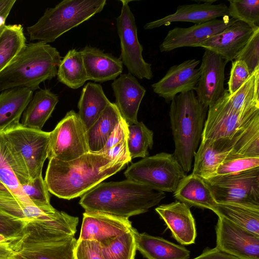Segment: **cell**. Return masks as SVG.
Instances as JSON below:
<instances>
[{
  "mask_svg": "<svg viewBox=\"0 0 259 259\" xmlns=\"http://www.w3.org/2000/svg\"><path fill=\"white\" fill-rule=\"evenodd\" d=\"M137 250L147 259H189L190 251L186 248L162 238L140 233L133 228Z\"/></svg>",
  "mask_w": 259,
  "mask_h": 259,
  "instance_id": "cell-27",
  "label": "cell"
},
{
  "mask_svg": "<svg viewBox=\"0 0 259 259\" xmlns=\"http://www.w3.org/2000/svg\"><path fill=\"white\" fill-rule=\"evenodd\" d=\"M165 197V192L126 179L101 183L81 196L79 203L85 211L128 219L147 212Z\"/></svg>",
  "mask_w": 259,
  "mask_h": 259,
  "instance_id": "cell-3",
  "label": "cell"
},
{
  "mask_svg": "<svg viewBox=\"0 0 259 259\" xmlns=\"http://www.w3.org/2000/svg\"><path fill=\"white\" fill-rule=\"evenodd\" d=\"M244 130L232 138L201 140L194 155L192 173L204 180L213 176L219 165L227 156L230 154L234 155V149Z\"/></svg>",
  "mask_w": 259,
  "mask_h": 259,
  "instance_id": "cell-17",
  "label": "cell"
},
{
  "mask_svg": "<svg viewBox=\"0 0 259 259\" xmlns=\"http://www.w3.org/2000/svg\"><path fill=\"white\" fill-rule=\"evenodd\" d=\"M111 159H119L127 162L132 161L127 144V138L122 140L103 153Z\"/></svg>",
  "mask_w": 259,
  "mask_h": 259,
  "instance_id": "cell-45",
  "label": "cell"
},
{
  "mask_svg": "<svg viewBox=\"0 0 259 259\" xmlns=\"http://www.w3.org/2000/svg\"><path fill=\"white\" fill-rule=\"evenodd\" d=\"M235 60L244 61L251 74L259 67V29L255 31Z\"/></svg>",
  "mask_w": 259,
  "mask_h": 259,
  "instance_id": "cell-40",
  "label": "cell"
},
{
  "mask_svg": "<svg viewBox=\"0 0 259 259\" xmlns=\"http://www.w3.org/2000/svg\"><path fill=\"white\" fill-rule=\"evenodd\" d=\"M122 7L116 18L117 33L120 39V59L128 73L139 79H151L153 76L150 64L143 58V48L137 34L135 16L129 6L131 1H120Z\"/></svg>",
  "mask_w": 259,
  "mask_h": 259,
  "instance_id": "cell-11",
  "label": "cell"
},
{
  "mask_svg": "<svg viewBox=\"0 0 259 259\" xmlns=\"http://www.w3.org/2000/svg\"><path fill=\"white\" fill-rule=\"evenodd\" d=\"M122 118L115 103L110 102L86 132L90 152L97 153L104 147Z\"/></svg>",
  "mask_w": 259,
  "mask_h": 259,
  "instance_id": "cell-30",
  "label": "cell"
},
{
  "mask_svg": "<svg viewBox=\"0 0 259 259\" xmlns=\"http://www.w3.org/2000/svg\"><path fill=\"white\" fill-rule=\"evenodd\" d=\"M21 24L5 25L0 36V72L26 44Z\"/></svg>",
  "mask_w": 259,
  "mask_h": 259,
  "instance_id": "cell-34",
  "label": "cell"
},
{
  "mask_svg": "<svg viewBox=\"0 0 259 259\" xmlns=\"http://www.w3.org/2000/svg\"><path fill=\"white\" fill-rule=\"evenodd\" d=\"M26 222L9 216L0 211V234L8 239L18 236Z\"/></svg>",
  "mask_w": 259,
  "mask_h": 259,
  "instance_id": "cell-43",
  "label": "cell"
},
{
  "mask_svg": "<svg viewBox=\"0 0 259 259\" xmlns=\"http://www.w3.org/2000/svg\"><path fill=\"white\" fill-rule=\"evenodd\" d=\"M203 2L180 5L174 14L147 23L144 28L146 30L152 29L163 25H169L174 22H189L198 24L228 16V6L225 4H213L215 1Z\"/></svg>",
  "mask_w": 259,
  "mask_h": 259,
  "instance_id": "cell-20",
  "label": "cell"
},
{
  "mask_svg": "<svg viewBox=\"0 0 259 259\" xmlns=\"http://www.w3.org/2000/svg\"><path fill=\"white\" fill-rule=\"evenodd\" d=\"M192 259H241L221 251L216 247L207 249L199 256Z\"/></svg>",
  "mask_w": 259,
  "mask_h": 259,
  "instance_id": "cell-46",
  "label": "cell"
},
{
  "mask_svg": "<svg viewBox=\"0 0 259 259\" xmlns=\"http://www.w3.org/2000/svg\"><path fill=\"white\" fill-rule=\"evenodd\" d=\"M155 211L170 230L172 236L182 245L195 243L196 229L195 220L190 207L186 204L176 201L162 204Z\"/></svg>",
  "mask_w": 259,
  "mask_h": 259,
  "instance_id": "cell-21",
  "label": "cell"
},
{
  "mask_svg": "<svg viewBox=\"0 0 259 259\" xmlns=\"http://www.w3.org/2000/svg\"><path fill=\"white\" fill-rule=\"evenodd\" d=\"M57 76L59 82L71 89H77L84 85L88 80L80 51H68L61 60Z\"/></svg>",
  "mask_w": 259,
  "mask_h": 259,
  "instance_id": "cell-32",
  "label": "cell"
},
{
  "mask_svg": "<svg viewBox=\"0 0 259 259\" xmlns=\"http://www.w3.org/2000/svg\"><path fill=\"white\" fill-rule=\"evenodd\" d=\"M4 26H5V25L0 28V36H1V34H2V32H3V30H4Z\"/></svg>",
  "mask_w": 259,
  "mask_h": 259,
  "instance_id": "cell-51",
  "label": "cell"
},
{
  "mask_svg": "<svg viewBox=\"0 0 259 259\" xmlns=\"http://www.w3.org/2000/svg\"><path fill=\"white\" fill-rule=\"evenodd\" d=\"M207 111L194 91L178 94L170 102L169 115L175 144L172 154L186 174L192 168Z\"/></svg>",
  "mask_w": 259,
  "mask_h": 259,
  "instance_id": "cell-5",
  "label": "cell"
},
{
  "mask_svg": "<svg viewBox=\"0 0 259 259\" xmlns=\"http://www.w3.org/2000/svg\"><path fill=\"white\" fill-rule=\"evenodd\" d=\"M174 196L189 207L208 209L213 212L218 204L205 180L193 173L186 175L180 181Z\"/></svg>",
  "mask_w": 259,
  "mask_h": 259,
  "instance_id": "cell-24",
  "label": "cell"
},
{
  "mask_svg": "<svg viewBox=\"0 0 259 259\" xmlns=\"http://www.w3.org/2000/svg\"><path fill=\"white\" fill-rule=\"evenodd\" d=\"M127 179L163 192L174 193L186 175L172 154L161 152L132 163L124 171Z\"/></svg>",
  "mask_w": 259,
  "mask_h": 259,
  "instance_id": "cell-8",
  "label": "cell"
},
{
  "mask_svg": "<svg viewBox=\"0 0 259 259\" xmlns=\"http://www.w3.org/2000/svg\"><path fill=\"white\" fill-rule=\"evenodd\" d=\"M0 181L15 197L24 203L34 205L21 187L30 181L18 167L3 132H0Z\"/></svg>",
  "mask_w": 259,
  "mask_h": 259,
  "instance_id": "cell-25",
  "label": "cell"
},
{
  "mask_svg": "<svg viewBox=\"0 0 259 259\" xmlns=\"http://www.w3.org/2000/svg\"><path fill=\"white\" fill-rule=\"evenodd\" d=\"M58 102V96L50 90L37 91L22 114L21 124L26 128L41 130Z\"/></svg>",
  "mask_w": 259,
  "mask_h": 259,
  "instance_id": "cell-28",
  "label": "cell"
},
{
  "mask_svg": "<svg viewBox=\"0 0 259 259\" xmlns=\"http://www.w3.org/2000/svg\"><path fill=\"white\" fill-rule=\"evenodd\" d=\"M21 187L24 193L34 206L48 213L56 211L50 203V192L42 175Z\"/></svg>",
  "mask_w": 259,
  "mask_h": 259,
  "instance_id": "cell-38",
  "label": "cell"
},
{
  "mask_svg": "<svg viewBox=\"0 0 259 259\" xmlns=\"http://www.w3.org/2000/svg\"><path fill=\"white\" fill-rule=\"evenodd\" d=\"M16 2V0H0V28L6 25V20Z\"/></svg>",
  "mask_w": 259,
  "mask_h": 259,
  "instance_id": "cell-47",
  "label": "cell"
},
{
  "mask_svg": "<svg viewBox=\"0 0 259 259\" xmlns=\"http://www.w3.org/2000/svg\"><path fill=\"white\" fill-rule=\"evenodd\" d=\"M228 90L208 108L201 140L232 138L259 118V109L238 110L227 99Z\"/></svg>",
  "mask_w": 259,
  "mask_h": 259,
  "instance_id": "cell-10",
  "label": "cell"
},
{
  "mask_svg": "<svg viewBox=\"0 0 259 259\" xmlns=\"http://www.w3.org/2000/svg\"><path fill=\"white\" fill-rule=\"evenodd\" d=\"M106 0H63L46 9L33 25L27 27L30 40L46 44L100 13Z\"/></svg>",
  "mask_w": 259,
  "mask_h": 259,
  "instance_id": "cell-6",
  "label": "cell"
},
{
  "mask_svg": "<svg viewBox=\"0 0 259 259\" xmlns=\"http://www.w3.org/2000/svg\"><path fill=\"white\" fill-rule=\"evenodd\" d=\"M133 228L107 242L99 243L104 259H135L137 249Z\"/></svg>",
  "mask_w": 259,
  "mask_h": 259,
  "instance_id": "cell-36",
  "label": "cell"
},
{
  "mask_svg": "<svg viewBox=\"0 0 259 259\" xmlns=\"http://www.w3.org/2000/svg\"><path fill=\"white\" fill-rule=\"evenodd\" d=\"M251 74L245 63L241 60L232 61L229 79L228 82V92L232 95L249 78Z\"/></svg>",
  "mask_w": 259,
  "mask_h": 259,
  "instance_id": "cell-41",
  "label": "cell"
},
{
  "mask_svg": "<svg viewBox=\"0 0 259 259\" xmlns=\"http://www.w3.org/2000/svg\"><path fill=\"white\" fill-rule=\"evenodd\" d=\"M33 92L27 88H15L0 94V132L20 124V117L32 98Z\"/></svg>",
  "mask_w": 259,
  "mask_h": 259,
  "instance_id": "cell-26",
  "label": "cell"
},
{
  "mask_svg": "<svg viewBox=\"0 0 259 259\" xmlns=\"http://www.w3.org/2000/svg\"><path fill=\"white\" fill-rule=\"evenodd\" d=\"M257 167L259 157H241L230 154L219 165L213 176L233 174Z\"/></svg>",
  "mask_w": 259,
  "mask_h": 259,
  "instance_id": "cell-39",
  "label": "cell"
},
{
  "mask_svg": "<svg viewBox=\"0 0 259 259\" xmlns=\"http://www.w3.org/2000/svg\"><path fill=\"white\" fill-rule=\"evenodd\" d=\"M100 84L88 82L78 102L79 117L87 131L110 103Z\"/></svg>",
  "mask_w": 259,
  "mask_h": 259,
  "instance_id": "cell-29",
  "label": "cell"
},
{
  "mask_svg": "<svg viewBox=\"0 0 259 259\" xmlns=\"http://www.w3.org/2000/svg\"><path fill=\"white\" fill-rule=\"evenodd\" d=\"M227 63L219 55L205 49L199 68L200 77L194 91L199 101L206 107L216 102L226 90L224 81Z\"/></svg>",
  "mask_w": 259,
  "mask_h": 259,
  "instance_id": "cell-14",
  "label": "cell"
},
{
  "mask_svg": "<svg viewBox=\"0 0 259 259\" xmlns=\"http://www.w3.org/2000/svg\"><path fill=\"white\" fill-rule=\"evenodd\" d=\"M128 163L91 152L68 161L52 158L49 159L44 180L50 192L70 200L82 196Z\"/></svg>",
  "mask_w": 259,
  "mask_h": 259,
  "instance_id": "cell-1",
  "label": "cell"
},
{
  "mask_svg": "<svg viewBox=\"0 0 259 259\" xmlns=\"http://www.w3.org/2000/svg\"><path fill=\"white\" fill-rule=\"evenodd\" d=\"M3 133L23 176L30 181L41 175L48 158L50 132L26 128L20 123Z\"/></svg>",
  "mask_w": 259,
  "mask_h": 259,
  "instance_id": "cell-7",
  "label": "cell"
},
{
  "mask_svg": "<svg viewBox=\"0 0 259 259\" xmlns=\"http://www.w3.org/2000/svg\"><path fill=\"white\" fill-rule=\"evenodd\" d=\"M74 234L72 222L60 213L26 222L19 234L7 241L14 259H76Z\"/></svg>",
  "mask_w": 259,
  "mask_h": 259,
  "instance_id": "cell-2",
  "label": "cell"
},
{
  "mask_svg": "<svg viewBox=\"0 0 259 259\" xmlns=\"http://www.w3.org/2000/svg\"><path fill=\"white\" fill-rule=\"evenodd\" d=\"M0 259H14L13 251L8 241L0 242Z\"/></svg>",
  "mask_w": 259,
  "mask_h": 259,
  "instance_id": "cell-48",
  "label": "cell"
},
{
  "mask_svg": "<svg viewBox=\"0 0 259 259\" xmlns=\"http://www.w3.org/2000/svg\"><path fill=\"white\" fill-rule=\"evenodd\" d=\"M80 52L88 80L104 82L114 80L121 74L123 65L120 58L90 46Z\"/></svg>",
  "mask_w": 259,
  "mask_h": 259,
  "instance_id": "cell-23",
  "label": "cell"
},
{
  "mask_svg": "<svg viewBox=\"0 0 259 259\" xmlns=\"http://www.w3.org/2000/svg\"><path fill=\"white\" fill-rule=\"evenodd\" d=\"M204 180L218 203L259 206V167Z\"/></svg>",
  "mask_w": 259,
  "mask_h": 259,
  "instance_id": "cell-9",
  "label": "cell"
},
{
  "mask_svg": "<svg viewBox=\"0 0 259 259\" xmlns=\"http://www.w3.org/2000/svg\"><path fill=\"white\" fill-rule=\"evenodd\" d=\"M8 240L7 238L0 234V242H6Z\"/></svg>",
  "mask_w": 259,
  "mask_h": 259,
  "instance_id": "cell-50",
  "label": "cell"
},
{
  "mask_svg": "<svg viewBox=\"0 0 259 259\" xmlns=\"http://www.w3.org/2000/svg\"><path fill=\"white\" fill-rule=\"evenodd\" d=\"M128 125L122 118L110 135L104 147L98 153H103L127 137Z\"/></svg>",
  "mask_w": 259,
  "mask_h": 259,
  "instance_id": "cell-44",
  "label": "cell"
},
{
  "mask_svg": "<svg viewBox=\"0 0 259 259\" xmlns=\"http://www.w3.org/2000/svg\"><path fill=\"white\" fill-rule=\"evenodd\" d=\"M127 144L131 159L145 158L153 145V132L142 122L127 124Z\"/></svg>",
  "mask_w": 259,
  "mask_h": 259,
  "instance_id": "cell-35",
  "label": "cell"
},
{
  "mask_svg": "<svg viewBox=\"0 0 259 259\" xmlns=\"http://www.w3.org/2000/svg\"><path fill=\"white\" fill-rule=\"evenodd\" d=\"M213 212L259 237V206L218 203Z\"/></svg>",
  "mask_w": 259,
  "mask_h": 259,
  "instance_id": "cell-31",
  "label": "cell"
},
{
  "mask_svg": "<svg viewBox=\"0 0 259 259\" xmlns=\"http://www.w3.org/2000/svg\"><path fill=\"white\" fill-rule=\"evenodd\" d=\"M257 29L259 27L254 28L236 20L220 33L208 38L199 47L215 53L227 62L232 61Z\"/></svg>",
  "mask_w": 259,
  "mask_h": 259,
  "instance_id": "cell-18",
  "label": "cell"
},
{
  "mask_svg": "<svg viewBox=\"0 0 259 259\" xmlns=\"http://www.w3.org/2000/svg\"><path fill=\"white\" fill-rule=\"evenodd\" d=\"M62 58L56 48L42 41L25 44L0 72V91L15 88L34 91L57 75Z\"/></svg>",
  "mask_w": 259,
  "mask_h": 259,
  "instance_id": "cell-4",
  "label": "cell"
},
{
  "mask_svg": "<svg viewBox=\"0 0 259 259\" xmlns=\"http://www.w3.org/2000/svg\"><path fill=\"white\" fill-rule=\"evenodd\" d=\"M200 62L192 59L172 66L161 79L152 85L153 92L170 103L178 94L194 91L200 77L199 69L196 68Z\"/></svg>",
  "mask_w": 259,
  "mask_h": 259,
  "instance_id": "cell-16",
  "label": "cell"
},
{
  "mask_svg": "<svg viewBox=\"0 0 259 259\" xmlns=\"http://www.w3.org/2000/svg\"><path fill=\"white\" fill-rule=\"evenodd\" d=\"M0 192L6 193H11L9 190L0 181Z\"/></svg>",
  "mask_w": 259,
  "mask_h": 259,
  "instance_id": "cell-49",
  "label": "cell"
},
{
  "mask_svg": "<svg viewBox=\"0 0 259 259\" xmlns=\"http://www.w3.org/2000/svg\"><path fill=\"white\" fill-rule=\"evenodd\" d=\"M111 87L115 97V104L127 124L138 122L137 116L146 89L130 73L121 74L114 79Z\"/></svg>",
  "mask_w": 259,
  "mask_h": 259,
  "instance_id": "cell-22",
  "label": "cell"
},
{
  "mask_svg": "<svg viewBox=\"0 0 259 259\" xmlns=\"http://www.w3.org/2000/svg\"><path fill=\"white\" fill-rule=\"evenodd\" d=\"M215 232L217 249L241 259H259V237L220 217Z\"/></svg>",
  "mask_w": 259,
  "mask_h": 259,
  "instance_id": "cell-13",
  "label": "cell"
},
{
  "mask_svg": "<svg viewBox=\"0 0 259 259\" xmlns=\"http://www.w3.org/2000/svg\"><path fill=\"white\" fill-rule=\"evenodd\" d=\"M132 228L128 219L85 211L78 240H94L103 243L130 231Z\"/></svg>",
  "mask_w": 259,
  "mask_h": 259,
  "instance_id": "cell-19",
  "label": "cell"
},
{
  "mask_svg": "<svg viewBox=\"0 0 259 259\" xmlns=\"http://www.w3.org/2000/svg\"><path fill=\"white\" fill-rule=\"evenodd\" d=\"M86 132L78 114L68 111L50 132L48 158L68 161L90 152Z\"/></svg>",
  "mask_w": 259,
  "mask_h": 259,
  "instance_id": "cell-12",
  "label": "cell"
},
{
  "mask_svg": "<svg viewBox=\"0 0 259 259\" xmlns=\"http://www.w3.org/2000/svg\"><path fill=\"white\" fill-rule=\"evenodd\" d=\"M228 16L242 21L252 28L259 27L258 0H230Z\"/></svg>",
  "mask_w": 259,
  "mask_h": 259,
  "instance_id": "cell-37",
  "label": "cell"
},
{
  "mask_svg": "<svg viewBox=\"0 0 259 259\" xmlns=\"http://www.w3.org/2000/svg\"><path fill=\"white\" fill-rule=\"evenodd\" d=\"M76 259H104L100 244L94 240H78L75 249Z\"/></svg>",
  "mask_w": 259,
  "mask_h": 259,
  "instance_id": "cell-42",
  "label": "cell"
},
{
  "mask_svg": "<svg viewBox=\"0 0 259 259\" xmlns=\"http://www.w3.org/2000/svg\"><path fill=\"white\" fill-rule=\"evenodd\" d=\"M48 213L35 206L21 201L11 193L0 192V211L18 220L27 222L36 219H47L56 214Z\"/></svg>",
  "mask_w": 259,
  "mask_h": 259,
  "instance_id": "cell-33",
  "label": "cell"
},
{
  "mask_svg": "<svg viewBox=\"0 0 259 259\" xmlns=\"http://www.w3.org/2000/svg\"><path fill=\"white\" fill-rule=\"evenodd\" d=\"M236 20L228 16L189 27H176L169 30L159 46L161 52H167L185 47H198L210 36L220 33Z\"/></svg>",
  "mask_w": 259,
  "mask_h": 259,
  "instance_id": "cell-15",
  "label": "cell"
}]
</instances>
